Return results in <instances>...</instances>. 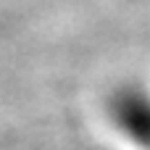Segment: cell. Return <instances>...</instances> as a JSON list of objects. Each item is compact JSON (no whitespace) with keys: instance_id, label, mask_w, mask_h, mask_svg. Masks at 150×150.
Returning a JSON list of instances; mask_svg holds the SVG:
<instances>
[{"instance_id":"6da1fadb","label":"cell","mask_w":150,"mask_h":150,"mask_svg":"<svg viewBox=\"0 0 150 150\" xmlns=\"http://www.w3.org/2000/svg\"><path fill=\"white\" fill-rule=\"evenodd\" d=\"M105 119L113 132L134 150H150V87L121 82L105 98Z\"/></svg>"}]
</instances>
